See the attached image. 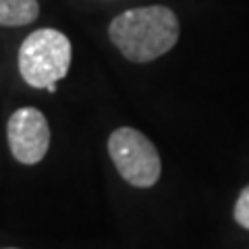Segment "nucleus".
<instances>
[{"label": "nucleus", "instance_id": "f257e3e1", "mask_svg": "<svg viewBox=\"0 0 249 249\" xmlns=\"http://www.w3.org/2000/svg\"><path fill=\"white\" fill-rule=\"evenodd\" d=\"M178 19L168 6L152 4L129 9L114 17L108 36L131 62H152L175 48L178 42Z\"/></svg>", "mask_w": 249, "mask_h": 249}, {"label": "nucleus", "instance_id": "f03ea898", "mask_svg": "<svg viewBox=\"0 0 249 249\" xmlns=\"http://www.w3.org/2000/svg\"><path fill=\"white\" fill-rule=\"evenodd\" d=\"M73 48L69 37L58 29H36L19 48V73L31 88L44 89L65 79L71 67Z\"/></svg>", "mask_w": 249, "mask_h": 249}, {"label": "nucleus", "instance_id": "7ed1b4c3", "mask_svg": "<svg viewBox=\"0 0 249 249\" xmlns=\"http://www.w3.org/2000/svg\"><path fill=\"white\" fill-rule=\"evenodd\" d=\"M108 154L119 175L133 187H152L160 178L162 162L156 145L143 133L121 127L108 137Z\"/></svg>", "mask_w": 249, "mask_h": 249}, {"label": "nucleus", "instance_id": "20e7f679", "mask_svg": "<svg viewBox=\"0 0 249 249\" xmlns=\"http://www.w3.org/2000/svg\"><path fill=\"white\" fill-rule=\"evenodd\" d=\"M11 154L21 164H37L50 147V127L37 108H19L6 123Z\"/></svg>", "mask_w": 249, "mask_h": 249}, {"label": "nucleus", "instance_id": "39448f33", "mask_svg": "<svg viewBox=\"0 0 249 249\" xmlns=\"http://www.w3.org/2000/svg\"><path fill=\"white\" fill-rule=\"evenodd\" d=\"M40 15L37 0H0V27H21Z\"/></svg>", "mask_w": 249, "mask_h": 249}, {"label": "nucleus", "instance_id": "423d86ee", "mask_svg": "<svg viewBox=\"0 0 249 249\" xmlns=\"http://www.w3.org/2000/svg\"><path fill=\"white\" fill-rule=\"evenodd\" d=\"M235 220L243 229L249 231V185L239 193L237 204H235Z\"/></svg>", "mask_w": 249, "mask_h": 249}, {"label": "nucleus", "instance_id": "0eeeda50", "mask_svg": "<svg viewBox=\"0 0 249 249\" xmlns=\"http://www.w3.org/2000/svg\"><path fill=\"white\" fill-rule=\"evenodd\" d=\"M46 89H48L50 93H54V91H56V83H52V85H48V88H46Z\"/></svg>", "mask_w": 249, "mask_h": 249}]
</instances>
